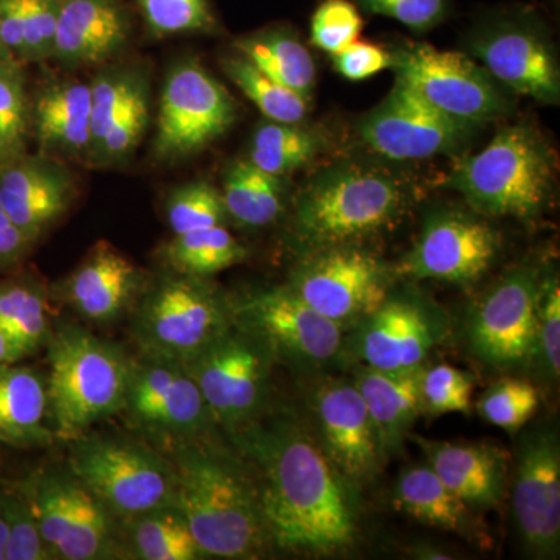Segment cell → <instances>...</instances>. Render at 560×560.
Masks as SVG:
<instances>
[{
	"label": "cell",
	"mask_w": 560,
	"mask_h": 560,
	"mask_svg": "<svg viewBox=\"0 0 560 560\" xmlns=\"http://www.w3.org/2000/svg\"><path fill=\"white\" fill-rule=\"evenodd\" d=\"M259 466L260 510L268 537L283 550L334 555L352 547L359 511L352 485L323 452L315 434L293 419L234 431Z\"/></svg>",
	"instance_id": "1"
},
{
	"label": "cell",
	"mask_w": 560,
	"mask_h": 560,
	"mask_svg": "<svg viewBox=\"0 0 560 560\" xmlns=\"http://www.w3.org/2000/svg\"><path fill=\"white\" fill-rule=\"evenodd\" d=\"M411 200V186L401 176L355 162L334 165L298 197L294 234L311 253L355 245L396 226Z\"/></svg>",
	"instance_id": "2"
},
{
	"label": "cell",
	"mask_w": 560,
	"mask_h": 560,
	"mask_svg": "<svg viewBox=\"0 0 560 560\" xmlns=\"http://www.w3.org/2000/svg\"><path fill=\"white\" fill-rule=\"evenodd\" d=\"M175 506L186 518L201 555L254 558L268 539L259 493L237 464L217 453L190 448L178 456Z\"/></svg>",
	"instance_id": "3"
},
{
	"label": "cell",
	"mask_w": 560,
	"mask_h": 560,
	"mask_svg": "<svg viewBox=\"0 0 560 560\" xmlns=\"http://www.w3.org/2000/svg\"><path fill=\"white\" fill-rule=\"evenodd\" d=\"M451 186L485 215L530 220L547 208L555 189V156L528 125L501 130L480 153L453 168Z\"/></svg>",
	"instance_id": "4"
},
{
	"label": "cell",
	"mask_w": 560,
	"mask_h": 560,
	"mask_svg": "<svg viewBox=\"0 0 560 560\" xmlns=\"http://www.w3.org/2000/svg\"><path fill=\"white\" fill-rule=\"evenodd\" d=\"M49 361L47 397L65 440H77L127 404L132 370L108 341L68 326L50 341Z\"/></svg>",
	"instance_id": "5"
},
{
	"label": "cell",
	"mask_w": 560,
	"mask_h": 560,
	"mask_svg": "<svg viewBox=\"0 0 560 560\" xmlns=\"http://www.w3.org/2000/svg\"><path fill=\"white\" fill-rule=\"evenodd\" d=\"M234 327L232 302L202 278L179 275L150 291L135 334L151 360L184 366Z\"/></svg>",
	"instance_id": "6"
},
{
	"label": "cell",
	"mask_w": 560,
	"mask_h": 560,
	"mask_svg": "<svg viewBox=\"0 0 560 560\" xmlns=\"http://www.w3.org/2000/svg\"><path fill=\"white\" fill-rule=\"evenodd\" d=\"M70 469L114 514L138 517L175 503L173 469L138 445L102 438L79 440Z\"/></svg>",
	"instance_id": "7"
},
{
	"label": "cell",
	"mask_w": 560,
	"mask_h": 560,
	"mask_svg": "<svg viewBox=\"0 0 560 560\" xmlns=\"http://www.w3.org/2000/svg\"><path fill=\"white\" fill-rule=\"evenodd\" d=\"M232 312L238 329L257 338L271 355L302 370H323L348 348V329L320 315L289 287L257 291L232 302Z\"/></svg>",
	"instance_id": "8"
},
{
	"label": "cell",
	"mask_w": 560,
	"mask_h": 560,
	"mask_svg": "<svg viewBox=\"0 0 560 560\" xmlns=\"http://www.w3.org/2000/svg\"><path fill=\"white\" fill-rule=\"evenodd\" d=\"M397 79L448 119L474 127L499 119L508 101L488 70L459 51L410 44L393 54Z\"/></svg>",
	"instance_id": "9"
},
{
	"label": "cell",
	"mask_w": 560,
	"mask_h": 560,
	"mask_svg": "<svg viewBox=\"0 0 560 560\" xmlns=\"http://www.w3.org/2000/svg\"><path fill=\"white\" fill-rule=\"evenodd\" d=\"M388 268L357 245L312 250L289 285L312 308L352 329L381 307L389 289Z\"/></svg>",
	"instance_id": "10"
},
{
	"label": "cell",
	"mask_w": 560,
	"mask_h": 560,
	"mask_svg": "<svg viewBox=\"0 0 560 560\" xmlns=\"http://www.w3.org/2000/svg\"><path fill=\"white\" fill-rule=\"evenodd\" d=\"M270 355L257 338L235 326L184 370L200 388L213 420L234 433L264 407Z\"/></svg>",
	"instance_id": "11"
},
{
	"label": "cell",
	"mask_w": 560,
	"mask_h": 560,
	"mask_svg": "<svg viewBox=\"0 0 560 560\" xmlns=\"http://www.w3.org/2000/svg\"><path fill=\"white\" fill-rule=\"evenodd\" d=\"M444 313L416 291H399L352 327L350 350L363 366L381 371L422 368L447 335Z\"/></svg>",
	"instance_id": "12"
},
{
	"label": "cell",
	"mask_w": 560,
	"mask_h": 560,
	"mask_svg": "<svg viewBox=\"0 0 560 560\" xmlns=\"http://www.w3.org/2000/svg\"><path fill=\"white\" fill-rule=\"evenodd\" d=\"M470 50L503 86L539 102H559L558 61L540 22L529 11L492 18L471 36Z\"/></svg>",
	"instance_id": "13"
},
{
	"label": "cell",
	"mask_w": 560,
	"mask_h": 560,
	"mask_svg": "<svg viewBox=\"0 0 560 560\" xmlns=\"http://www.w3.org/2000/svg\"><path fill=\"white\" fill-rule=\"evenodd\" d=\"M512 512L529 555L558 558L560 547V441L555 427L521 438L515 460Z\"/></svg>",
	"instance_id": "14"
},
{
	"label": "cell",
	"mask_w": 560,
	"mask_h": 560,
	"mask_svg": "<svg viewBox=\"0 0 560 560\" xmlns=\"http://www.w3.org/2000/svg\"><path fill=\"white\" fill-rule=\"evenodd\" d=\"M541 278L533 267L508 272L475 307L470 348L490 366H518L534 360Z\"/></svg>",
	"instance_id": "15"
},
{
	"label": "cell",
	"mask_w": 560,
	"mask_h": 560,
	"mask_svg": "<svg viewBox=\"0 0 560 560\" xmlns=\"http://www.w3.org/2000/svg\"><path fill=\"white\" fill-rule=\"evenodd\" d=\"M234 119L230 92L200 66L180 65L162 90L154 151L160 158L187 156L230 130Z\"/></svg>",
	"instance_id": "16"
},
{
	"label": "cell",
	"mask_w": 560,
	"mask_h": 560,
	"mask_svg": "<svg viewBox=\"0 0 560 560\" xmlns=\"http://www.w3.org/2000/svg\"><path fill=\"white\" fill-rule=\"evenodd\" d=\"M470 127L448 119L396 80L388 97L361 120L360 136L390 161H418L458 149Z\"/></svg>",
	"instance_id": "17"
},
{
	"label": "cell",
	"mask_w": 560,
	"mask_h": 560,
	"mask_svg": "<svg viewBox=\"0 0 560 560\" xmlns=\"http://www.w3.org/2000/svg\"><path fill=\"white\" fill-rule=\"evenodd\" d=\"M315 438L352 485L372 480L382 466L374 423L355 383L324 378L311 396Z\"/></svg>",
	"instance_id": "18"
},
{
	"label": "cell",
	"mask_w": 560,
	"mask_h": 560,
	"mask_svg": "<svg viewBox=\"0 0 560 560\" xmlns=\"http://www.w3.org/2000/svg\"><path fill=\"white\" fill-rule=\"evenodd\" d=\"M499 249V234L486 221L463 212H441L427 221L400 272L412 279L469 285L488 272Z\"/></svg>",
	"instance_id": "19"
},
{
	"label": "cell",
	"mask_w": 560,
	"mask_h": 560,
	"mask_svg": "<svg viewBox=\"0 0 560 560\" xmlns=\"http://www.w3.org/2000/svg\"><path fill=\"white\" fill-rule=\"evenodd\" d=\"M28 500L51 558H108V514L101 501L75 477L54 474L39 478Z\"/></svg>",
	"instance_id": "20"
},
{
	"label": "cell",
	"mask_w": 560,
	"mask_h": 560,
	"mask_svg": "<svg viewBox=\"0 0 560 560\" xmlns=\"http://www.w3.org/2000/svg\"><path fill=\"white\" fill-rule=\"evenodd\" d=\"M125 407L139 422L173 433H198L213 422L189 372L167 361L151 360L149 366L132 371Z\"/></svg>",
	"instance_id": "21"
},
{
	"label": "cell",
	"mask_w": 560,
	"mask_h": 560,
	"mask_svg": "<svg viewBox=\"0 0 560 560\" xmlns=\"http://www.w3.org/2000/svg\"><path fill=\"white\" fill-rule=\"evenodd\" d=\"M425 453L429 466L470 510L500 503L506 485L508 453L489 444H451L408 434Z\"/></svg>",
	"instance_id": "22"
},
{
	"label": "cell",
	"mask_w": 560,
	"mask_h": 560,
	"mask_svg": "<svg viewBox=\"0 0 560 560\" xmlns=\"http://www.w3.org/2000/svg\"><path fill=\"white\" fill-rule=\"evenodd\" d=\"M0 171V208L31 241L68 209L69 176L51 162L13 160Z\"/></svg>",
	"instance_id": "23"
},
{
	"label": "cell",
	"mask_w": 560,
	"mask_h": 560,
	"mask_svg": "<svg viewBox=\"0 0 560 560\" xmlns=\"http://www.w3.org/2000/svg\"><path fill=\"white\" fill-rule=\"evenodd\" d=\"M130 22L119 0H61L51 57L66 65H94L125 46Z\"/></svg>",
	"instance_id": "24"
},
{
	"label": "cell",
	"mask_w": 560,
	"mask_h": 560,
	"mask_svg": "<svg viewBox=\"0 0 560 560\" xmlns=\"http://www.w3.org/2000/svg\"><path fill=\"white\" fill-rule=\"evenodd\" d=\"M139 285L138 268L109 243L101 242L70 276L68 298L84 318L108 323L125 311Z\"/></svg>",
	"instance_id": "25"
},
{
	"label": "cell",
	"mask_w": 560,
	"mask_h": 560,
	"mask_svg": "<svg viewBox=\"0 0 560 560\" xmlns=\"http://www.w3.org/2000/svg\"><path fill=\"white\" fill-rule=\"evenodd\" d=\"M423 368L381 371L361 366L357 372L353 383L370 411L383 459L400 451L416 419L422 415L420 377Z\"/></svg>",
	"instance_id": "26"
},
{
	"label": "cell",
	"mask_w": 560,
	"mask_h": 560,
	"mask_svg": "<svg viewBox=\"0 0 560 560\" xmlns=\"http://www.w3.org/2000/svg\"><path fill=\"white\" fill-rule=\"evenodd\" d=\"M91 86L83 83L51 84L35 105L39 145L50 153L77 154L91 147Z\"/></svg>",
	"instance_id": "27"
},
{
	"label": "cell",
	"mask_w": 560,
	"mask_h": 560,
	"mask_svg": "<svg viewBox=\"0 0 560 560\" xmlns=\"http://www.w3.org/2000/svg\"><path fill=\"white\" fill-rule=\"evenodd\" d=\"M394 503L425 525L466 537L475 534L474 510L442 482L429 464L401 471Z\"/></svg>",
	"instance_id": "28"
},
{
	"label": "cell",
	"mask_w": 560,
	"mask_h": 560,
	"mask_svg": "<svg viewBox=\"0 0 560 560\" xmlns=\"http://www.w3.org/2000/svg\"><path fill=\"white\" fill-rule=\"evenodd\" d=\"M0 364V441L31 445L47 441L44 427L49 397L39 375Z\"/></svg>",
	"instance_id": "29"
},
{
	"label": "cell",
	"mask_w": 560,
	"mask_h": 560,
	"mask_svg": "<svg viewBox=\"0 0 560 560\" xmlns=\"http://www.w3.org/2000/svg\"><path fill=\"white\" fill-rule=\"evenodd\" d=\"M235 47L271 79L311 101L316 80L315 61L293 33L260 32L238 39Z\"/></svg>",
	"instance_id": "30"
},
{
	"label": "cell",
	"mask_w": 560,
	"mask_h": 560,
	"mask_svg": "<svg viewBox=\"0 0 560 560\" xmlns=\"http://www.w3.org/2000/svg\"><path fill=\"white\" fill-rule=\"evenodd\" d=\"M221 197L232 219L248 228L271 224L283 209L279 178L261 172L248 160L232 162Z\"/></svg>",
	"instance_id": "31"
},
{
	"label": "cell",
	"mask_w": 560,
	"mask_h": 560,
	"mask_svg": "<svg viewBox=\"0 0 560 560\" xmlns=\"http://www.w3.org/2000/svg\"><path fill=\"white\" fill-rule=\"evenodd\" d=\"M246 256L248 250L223 224L175 235L164 249L165 260L173 270L194 278L228 270Z\"/></svg>",
	"instance_id": "32"
},
{
	"label": "cell",
	"mask_w": 560,
	"mask_h": 560,
	"mask_svg": "<svg viewBox=\"0 0 560 560\" xmlns=\"http://www.w3.org/2000/svg\"><path fill=\"white\" fill-rule=\"evenodd\" d=\"M319 145L315 132L298 124L270 120L254 135L248 161L261 172L280 178L308 164L318 154Z\"/></svg>",
	"instance_id": "33"
},
{
	"label": "cell",
	"mask_w": 560,
	"mask_h": 560,
	"mask_svg": "<svg viewBox=\"0 0 560 560\" xmlns=\"http://www.w3.org/2000/svg\"><path fill=\"white\" fill-rule=\"evenodd\" d=\"M132 544L140 559L195 560L201 551L178 508H161L136 517Z\"/></svg>",
	"instance_id": "34"
},
{
	"label": "cell",
	"mask_w": 560,
	"mask_h": 560,
	"mask_svg": "<svg viewBox=\"0 0 560 560\" xmlns=\"http://www.w3.org/2000/svg\"><path fill=\"white\" fill-rule=\"evenodd\" d=\"M224 72L234 81L264 116L280 124H300L308 110L307 98L283 86L253 65L248 58L231 57L223 61Z\"/></svg>",
	"instance_id": "35"
},
{
	"label": "cell",
	"mask_w": 560,
	"mask_h": 560,
	"mask_svg": "<svg viewBox=\"0 0 560 560\" xmlns=\"http://www.w3.org/2000/svg\"><path fill=\"white\" fill-rule=\"evenodd\" d=\"M0 331L13 346L18 359L38 348L49 334L43 291L21 283L0 287Z\"/></svg>",
	"instance_id": "36"
},
{
	"label": "cell",
	"mask_w": 560,
	"mask_h": 560,
	"mask_svg": "<svg viewBox=\"0 0 560 560\" xmlns=\"http://www.w3.org/2000/svg\"><path fill=\"white\" fill-rule=\"evenodd\" d=\"M471 393H474V378L467 372L444 363L423 368L422 377H420L422 415L431 418L448 415V412L469 415Z\"/></svg>",
	"instance_id": "37"
},
{
	"label": "cell",
	"mask_w": 560,
	"mask_h": 560,
	"mask_svg": "<svg viewBox=\"0 0 560 560\" xmlns=\"http://www.w3.org/2000/svg\"><path fill=\"white\" fill-rule=\"evenodd\" d=\"M539 408V393L533 383L504 378L486 390L478 410L489 423L508 431L521 430Z\"/></svg>",
	"instance_id": "38"
},
{
	"label": "cell",
	"mask_w": 560,
	"mask_h": 560,
	"mask_svg": "<svg viewBox=\"0 0 560 560\" xmlns=\"http://www.w3.org/2000/svg\"><path fill=\"white\" fill-rule=\"evenodd\" d=\"M27 128L24 80L16 62L0 61V162L16 160Z\"/></svg>",
	"instance_id": "39"
},
{
	"label": "cell",
	"mask_w": 560,
	"mask_h": 560,
	"mask_svg": "<svg viewBox=\"0 0 560 560\" xmlns=\"http://www.w3.org/2000/svg\"><path fill=\"white\" fill-rule=\"evenodd\" d=\"M226 213L221 191L208 183L190 184L176 191L167 210L175 235L220 226Z\"/></svg>",
	"instance_id": "40"
},
{
	"label": "cell",
	"mask_w": 560,
	"mask_h": 560,
	"mask_svg": "<svg viewBox=\"0 0 560 560\" xmlns=\"http://www.w3.org/2000/svg\"><path fill=\"white\" fill-rule=\"evenodd\" d=\"M363 31L355 3L349 0H324L313 13L311 38L313 46L335 55L359 39Z\"/></svg>",
	"instance_id": "41"
},
{
	"label": "cell",
	"mask_w": 560,
	"mask_h": 560,
	"mask_svg": "<svg viewBox=\"0 0 560 560\" xmlns=\"http://www.w3.org/2000/svg\"><path fill=\"white\" fill-rule=\"evenodd\" d=\"M140 81L128 75H102L91 84V145L97 149L128 103L140 90Z\"/></svg>",
	"instance_id": "42"
},
{
	"label": "cell",
	"mask_w": 560,
	"mask_h": 560,
	"mask_svg": "<svg viewBox=\"0 0 560 560\" xmlns=\"http://www.w3.org/2000/svg\"><path fill=\"white\" fill-rule=\"evenodd\" d=\"M541 371L550 381H559L560 372V289L559 280L541 282L537 307L536 352Z\"/></svg>",
	"instance_id": "43"
},
{
	"label": "cell",
	"mask_w": 560,
	"mask_h": 560,
	"mask_svg": "<svg viewBox=\"0 0 560 560\" xmlns=\"http://www.w3.org/2000/svg\"><path fill=\"white\" fill-rule=\"evenodd\" d=\"M3 501L9 515L5 560L51 559V552L40 534L31 500L27 497L10 495Z\"/></svg>",
	"instance_id": "44"
},
{
	"label": "cell",
	"mask_w": 560,
	"mask_h": 560,
	"mask_svg": "<svg viewBox=\"0 0 560 560\" xmlns=\"http://www.w3.org/2000/svg\"><path fill=\"white\" fill-rule=\"evenodd\" d=\"M145 20L154 32L208 31L213 20L206 0H139Z\"/></svg>",
	"instance_id": "45"
},
{
	"label": "cell",
	"mask_w": 560,
	"mask_h": 560,
	"mask_svg": "<svg viewBox=\"0 0 560 560\" xmlns=\"http://www.w3.org/2000/svg\"><path fill=\"white\" fill-rule=\"evenodd\" d=\"M61 0H24V49L21 57L39 61L51 57Z\"/></svg>",
	"instance_id": "46"
},
{
	"label": "cell",
	"mask_w": 560,
	"mask_h": 560,
	"mask_svg": "<svg viewBox=\"0 0 560 560\" xmlns=\"http://www.w3.org/2000/svg\"><path fill=\"white\" fill-rule=\"evenodd\" d=\"M371 14L390 18L415 32L436 27L448 13V0H355Z\"/></svg>",
	"instance_id": "47"
},
{
	"label": "cell",
	"mask_w": 560,
	"mask_h": 560,
	"mask_svg": "<svg viewBox=\"0 0 560 560\" xmlns=\"http://www.w3.org/2000/svg\"><path fill=\"white\" fill-rule=\"evenodd\" d=\"M147 121H149V102H147V92L142 88L128 103L127 108L95 151L106 160H120L127 156L142 138Z\"/></svg>",
	"instance_id": "48"
},
{
	"label": "cell",
	"mask_w": 560,
	"mask_h": 560,
	"mask_svg": "<svg viewBox=\"0 0 560 560\" xmlns=\"http://www.w3.org/2000/svg\"><path fill=\"white\" fill-rule=\"evenodd\" d=\"M335 68L345 79L361 81L371 79L382 70L393 68V54L371 43L357 39L345 50L334 55Z\"/></svg>",
	"instance_id": "49"
},
{
	"label": "cell",
	"mask_w": 560,
	"mask_h": 560,
	"mask_svg": "<svg viewBox=\"0 0 560 560\" xmlns=\"http://www.w3.org/2000/svg\"><path fill=\"white\" fill-rule=\"evenodd\" d=\"M0 43L11 55L24 49V0H0Z\"/></svg>",
	"instance_id": "50"
},
{
	"label": "cell",
	"mask_w": 560,
	"mask_h": 560,
	"mask_svg": "<svg viewBox=\"0 0 560 560\" xmlns=\"http://www.w3.org/2000/svg\"><path fill=\"white\" fill-rule=\"evenodd\" d=\"M28 242L31 238L9 219L5 210L0 208V267L16 259Z\"/></svg>",
	"instance_id": "51"
},
{
	"label": "cell",
	"mask_w": 560,
	"mask_h": 560,
	"mask_svg": "<svg viewBox=\"0 0 560 560\" xmlns=\"http://www.w3.org/2000/svg\"><path fill=\"white\" fill-rule=\"evenodd\" d=\"M7 539H9V515L5 501L0 500V560H5Z\"/></svg>",
	"instance_id": "52"
},
{
	"label": "cell",
	"mask_w": 560,
	"mask_h": 560,
	"mask_svg": "<svg viewBox=\"0 0 560 560\" xmlns=\"http://www.w3.org/2000/svg\"><path fill=\"white\" fill-rule=\"evenodd\" d=\"M16 360L18 355L14 352L13 346L7 340L5 335L0 331V364L11 363V361Z\"/></svg>",
	"instance_id": "53"
},
{
	"label": "cell",
	"mask_w": 560,
	"mask_h": 560,
	"mask_svg": "<svg viewBox=\"0 0 560 560\" xmlns=\"http://www.w3.org/2000/svg\"><path fill=\"white\" fill-rule=\"evenodd\" d=\"M7 60H13V55H11L10 51L3 47V44L0 43V61Z\"/></svg>",
	"instance_id": "54"
}]
</instances>
